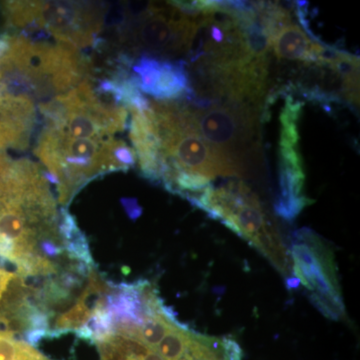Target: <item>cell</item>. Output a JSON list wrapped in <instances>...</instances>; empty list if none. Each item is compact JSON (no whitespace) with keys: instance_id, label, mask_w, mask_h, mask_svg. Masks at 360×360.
Returning a JSON list of instances; mask_svg holds the SVG:
<instances>
[{"instance_id":"obj_2","label":"cell","mask_w":360,"mask_h":360,"mask_svg":"<svg viewBox=\"0 0 360 360\" xmlns=\"http://www.w3.org/2000/svg\"><path fill=\"white\" fill-rule=\"evenodd\" d=\"M34 153L56 186L59 205L68 206L91 180L127 172L136 163L134 148L122 139H72L42 127Z\"/></svg>"},{"instance_id":"obj_13","label":"cell","mask_w":360,"mask_h":360,"mask_svg":"<svg viewBox=\"0 0 360 360\" xmlns=\"http://www.w3.org/2000/svg\"><path fill=\"white\" fill-rule=\"evenodd\" d=\"M0 360H51L32 345L0 329Z\"/></svg>"},{"instance_id":"obj_9","label":"cell","mask_w":360,"mask_h":360,"mask_svg":"<svg viewBox=\"0 0 360 360\" xmlns=\"http://www.w3.org/2000/svg\"><path fill=\"white\" fill-rule=\"evenodd\" d=\"M132 71L130 78L139 91L153 96L156 101H175L194 96L186 61L141 54L132 65Z\"/></svg>"},{"instance_id":"obj_11","label":"cell","mask_w":360,"mask_h":360,"mask_svg":"<svg viewBox=\"0 0 360 360\" xmlns=\"http://www.w3.org/2000/svg\"><path fill=\"white\" fill-rule=\"evenodd\" d=\"M269 49L279 59L302 61L305 65H316L324 45L309 39L302 28L292 20L277 26L270 34Z\"/></svg>"},{"instance_id":"obj_10","label":"cell","mask_w":360,"mask_h":360,"mask_svg":"<svg viewBox=\"0 0 360 360\" xmlns=\"http://www.w3.org/2000/svg\"><path fill=\"white\" fill-rule=\"evenodd\" d=\"M37 124L34 101L11 96L0 104V149H25Z\"/></svg>"},{"instance_id":"obj_14","label":"cell","mask_w":360,"mask_h":360,"mask_svg":"<svg viewBox=\"0 0 360 360\" xmlns=\"http://www.w3.org/2000/svg\"><path fill=\"white\" fill-rule=\"evenodd\" d=\"M116 340L122 347L123 352L127 354V360H141L139 359V354L141 350L143 347V345L139 342V341L134 340V338H127V336H123L120 335H116Z\"/></svg>"},{"instance_id":"obj_7","label":"cell","mask_w":360,"mask_h":360,"mask_svg":"<svg viewBox=\"0 0 360 360\" xmlns=\"http://www.w3.org/2000/svg\"><path fill=\"white\" fill-rule=\"evenodd\" d=\"M187 106L202 139L246 172L248 161L257 156L258 106L233 101Z\"/></svg>"},{"instance_id":"obj_4","label":"cell","mask_w":360,"mask_h":360,"mask_svg":"<svg viewBox=\"0 0 360 360\" xmlns=\"http://www.w3.org/2000/svg\"><path fill=\"white\" fill-rule=\"evenodd\" d=\"M2 7L8 25L22 34L53 37L77 49L98 44L108 13L103 2L8 1Z\"/></svg>"},{"instance_id":"obj_1","label":"cell","mask_w":360,"mask_h":360,"mask_svg":"<svg viewBox=\"0 0 360 360\" xmlns=\"http://www.w3.org/2000/svg\"><path fill=\"white\" fill-rule=\"evenodd\" d=\"M89 75L90 61L70 45L21 33L0 39V82L11 96L44 103Z\"/></svg>"},{"instance_id":"obj_3","label":"cell","mask_w":360,"mask_h":360,"mask_svg":"<svg viewBox=\"0 0 360 360\" xmlns=\"http://www.w3.org/2000/svg\"><path fill=\"white\" fill-rule=\"evenodd\" d=\"M200 14L187 13L176 1L116 6L108 11L106 20L116 26L120 44L149 56H177L189 52Z\"/></svg>"},{"instance_id":"obj_12","label":"cell","mask_w":360,"mask_h":360,"mask_svg":"<svg viewBox=\"0 0 360 360\" xmlns=\"http://www.w3.org/2000/svg\"><path fill=\"white\" fill-rule=\"evenodd\" d=\"M59 233L63 239L66 255L75 264L94 269V258L89 243L84 232L80 231L73 215L66 208H61L59 215Z\"/></svg>"},{"instance_id":"obj_15","label":"cell","mask_w":360,"mask_h":360,"mask_svg":"<svg viewBox=\"0 0 360 360\" xmlns=\"http://www.w3.org/2000/svg\"><path fill=\"white\" fill-rule=\"evenodd\" d=\"M14 277H15V274L13 272L0 269V300L7 290L9 284L13 281Z\"/></svg>"},{"instance_id":"obj_5","label":"cell","mask_w":360,"mask_h":360,"mask_svg":"<svg viewBox=\"0 0 360 360\" xmlns=\"http://www.w3.org/2000/svg\"><path fill=\"white\" fill-rule=\"evenodd\" d=\"M191 202L246 239L279 271L286 276L290 274L288 251L260 205L259 198L245 182L231 180L219 187L212 184Z\"/></svg>"},{"instance_id":"obj_8","label":"cell","mask_w":360,"mask_h":360,"mask_svg":"<svg viewBox=\"0 0 360 360\" xmlns=\"http://www.w3.org/2000/svg\"><path fill=\"white\" fill-rule=\"evenodd\" d=\"M291 259L293 274L311 292L310 300L315 307L329 319L342 317L345 307L328 246L314 231L300 229L295 233Z\"/></svg>"},{"instance_id":"obj_6","label":"cell","mask_w":360,"mask_h":360,"mask_svg":"<svg viewBox=\"0 0 360 360\" xmlns=\"http://www.w3.org/2000/svg\"><path fill=\"white\" fill-rule=\"evenodd\" d=\"M39 108L45 129L72 139H115L129 122L127 108L94 89L89 77L70 91L39 103Z\"/></svg>"}]
</instances>
